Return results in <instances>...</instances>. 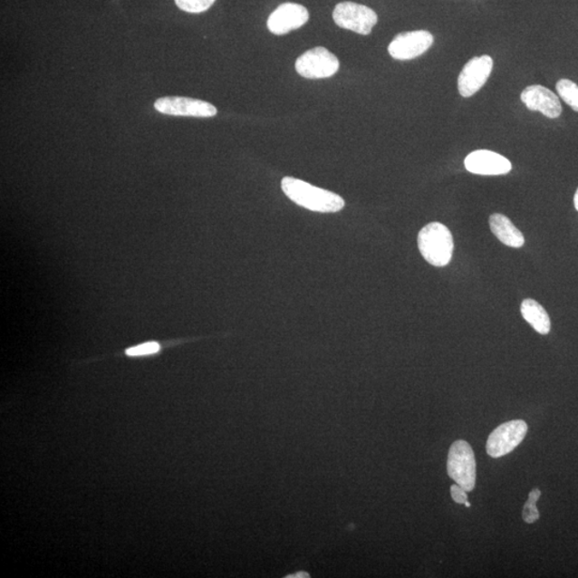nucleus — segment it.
<instances>
[{"mask_svg": "<svg viewBox=\"0 0 578 578\" xmlns=\"http://www.w3.org/2000/svg\"><path fill=\"white\" fill-rule=\"evenodd\" d=\"M281 185L285 196L305 209L328 214L344 208V199L338 194L312 186L303 180L285 177Z\"/></svg>", "mask_w": 578, "mask_h": 578, "instance_id": "obj_1", "label": "nucleus"}, {"mask_svg": "<svg viewBox=\"0 0 578 578\" xmlns=\"http://www.w3.org/2000/svg\"><path fill=\"white\" fill-rule=\"evenodd\" d=\"M418 246L424 259L435 267H445L451 262L453 237L444 224L433 222L424 226L419 233Z\"/></svg>", "mask_w": 578, "mask_h": 578, "instance_id": "obj_2", "label": "nucleus"}, {"mask_svg": "<svg viewBox=\"0 0 578 578\" xmlns=\"http://www.w3.org/2000/svg\"><path fill=\"white\" fill-rule=\"evenodd\" d=\"M448 475L466 492L474 491L477 463L473 448L467 441L457 440L450 448L447 463Z\"/></svg>", "mask_w": 578, "mask_h": 578, "instance_id": "obj_3", "label": "nucleus"}, {"mask_svg": "<svg viewBox=\"0 0 578 578\" xmlns=\"http://www.w3.org/2000/svg\"><path fill=\"white\" fill-rule=\"evenodd\" d=\"M333 20L341 28L368 35L379 21V16L367 5L344 2L336 5Z\"/></svg>", "mask_w": 578, "mask_h": 578, "instance_id": "obj_4", "label": "nucleus"}, {"mask_svg": "<svg viewBox=\"0 0 578 578\" xmlns=\"http://www.w3.org/2000/svg\"><path fill=\"white\" fill-rule=\"evenodd\" d=\"M339 69V59L323 46L305 52L296 62L297 72L310 80L332 78Z\"/></svg>", "mask_w": 578, "mask_h": 578, "instance_id": "obj_5", "label": "nucleus"}, {"mask_svg": "<svg viewBox=\"0 0 578 578\" xmlns=\"http://www.w3.org/2000/svg\"><path fill=\"white\" fill-rule=\"evenodd\" d=\"M527 432V423L523 420H513L501 424L489 435L486 442L488 456L494 458L506 456L522 444Z\"/></svg>", "mask_w": 578, "mask_h": 578, "instance_id": "obj_6", "label": "nucleus"}, {"mask_svg": "<svg viewBox=\"0 0 578 578\" xmlns=\"http://www.w3.org/2000/svg\"><path fill=\"white\" fill-rule=\"evenodd\" d=\"M494 62L487 55L477 56L465 64L458 76V92L464 98L473 97L481 90L492 73Z\"/></svg>", "mask_w": 578, "mask_h": 578, "instance_id": "obj_7", "label": "nucleus"}, {"mask_svg": "<svg viewBox=\"0 0 578 578\" xmlns=\"http://www.w3.org/2000/svg\"><path fill=\"white\" fill-rule=\"evenodd\" d=\"M433 43V34L427 31L407 32L392 40L388 52L398 61H410L424 54Z\"/></svg>", "mask_w": 578, "mask_h": 578, "instance_id": "obj_8", "label": "nucleus"}, {"mask_svg": "<svg viewBox=\"0 0 578 578\" xmlns=\"http://www.w3.org/2000/svg\"><path fill=\"white\" fill-rule=\"evenodd\" d=\"M155 109L160 113L170 116L197 118L215 117L217 113L215 105L203 100L185 97H165L158 99Z\"/></svg>", "mask_w": 578, "mask_h": 578, "instance_id": "obj_9", "label": "nucleus"}, {"mask_svg": "<svg viewBox=\"0 0 578 578\" xmlns=\"http://www.w3.org/2000/svg\"><path fill=\"white\" fill-rule=\"evenodd\" d=\"M309 11L299 4L285 3L269 16L267 26L271 33L286 34L303 27L309 21Z\"/></svg>", "mask_w": 578, "mask_h": 578, "instance_id": "obj_10", "label": "nucleus"}, {"mask_svg": "<svg viewBox=\"0 0 578 578\" xmlns=\"http://www.w3.org/2000/svg\"><path fill=\"white\" fill-rule=\"evenodd\" d=\"M468 172L483 176L506 175L511 172L512 164L499 153L489 150H476L465 159Z\"/></svg>", "mask_w": 578, "mask_h": 578, "instance_id": "obj_11", "label": "nucleus"}, {"mask_svg": "<svg viewBox=\"0 0 578 578\" xmlns=\"http://www.w3.org/2000/svg\"><path fill=\"white\" fill-rule=\"evenodd\" d=\"M521 99L528 110L540 111L552 120L563 113V106L556 94L544 86L533 85L525 88Z\"/></svg>", "mask_w": 578, "mask_h": 578, "instance_id": "obj_12", "label": "nucleus"}, {"mask_svg": "<svg viewBox=\"0 0 578 578\" xmlns=\"http://www.w3.org/2000/svg\"><path fill=\"white\" fill-rule=\"evenodd\" d=\"M489 226L492 233L496 236L501 243L511 247H522L525 244V238L520 229H517L515 224L504 215L494 214L489 217Z\"/></svg>", "mask_w": 578, "mask_h": 578, "instance_id": "obj_13", "label": "nucleus"}, {"mask_svg": "<svg viewBox=\"0 0 578 578\" xmlns=\"http://www.w3.org/2000/svg\"><path fill=\"white\" fill-rule=\"evenodd\" d=\"M521 313L524 320L540 334H548L551 332V320L547 312L539 303L533 299L524 300L521 305Z\"/></svg>", "mask_w": 578, "mask_h": 578, "instance_id": "obj_14", "label": "nucleus"}, {"mask_svg": "<svg viewBox=\"0 0 578 578\" xmlns=\"http://www.w3.org/2000/svg\"><path fill=\"white\" fill-rule=\"evenodd\" d=\"M556 88L560 98L572 109L578 111V86L575 82L570 80H560Z\"/></svg>", "mask_w": 578, "mask_h": 578, "instance_id": "obj_15", "label": "nucleus"}, {"mask_svg": "<svg viewBox=\"0 0 578 578\" xmlns=\"http://www.w3.org/2000/svg\"><path fill=\"white\" fill-rule=\"evenodd\" d=\"M540 496L541 491L539 488L533 489L529 494V498L523 509V520L527 524H534L540 518V513L536 509V501L539 500Z\"/></svg>", "mask_w": 578, "mask_h": 578, "instance_id": "obj_16", "label": "nucleus"}, {"mask_svg": "<svg viewBox=\"0 0 578 578\" xmlns=\"http://www.w3.org/2000/svg\"><path fill=\"white\" fill-rule=\"evenodd\" d=\"M216 0H175L177 7L188 14H202L207 11Z\"/></svg>", "mask_w": 578, "mask_h": 578, "instance_id": "obj_17", "label": "nucleus"}, {"mask_svg": "<svg viewBox=\"0 0 578 578\" xmlns=\"http://www.w3.org/2000/svg\"><path fill=\"white\" fill-rule=\"evenodd\" d=\"M159 351H160V345L156 343V342H149V343L129 348L126 353L130 357H138L152 355V353H156Z\"/></svg>", "mask_w": 578, "mask_h": 578, "instance_id": "obj_18", "label": "nucleus"}, {"mask_svg": "<svg viewBox=\"0 0 578 578\" xmlns=\"http://www.w3.org/2000/svg\"><path fill=\"white\" fill-rule=\"evenodd\" d=\"M451 496L457 504L465 505L468 501L467 492L458 485L451 486Z\"/></svg>", "mask_w": 578, "mask_h": 578, "instance_id": "obj_19", "label": "nucleus"}, {"mask_svg": "<svg viewBox=\"0 0 578 578\" xmlns=\"http://www.w3.org/2000/svg\"><path fill=\"white\" fill-rule=\"evenodd\" d=\"M296 575H287L286 577H310L309 573H306V572L303 571V572H297V573H294Z\"/></svg>", "mask_w": 578, "mask_h": 578, "instance_id": "obj_20", "label": "nucleus"}, {"mask_svg": "<svg viewBox=\"0 0 578 578\" xmlns=\"http://www.w3.org/2000/svg\"><path fill=\"white\" fill-rule=\"evenodd\" d=\"M574 206H575V209L578 211V188L574 196Z\"/></svg>", "mask_w": 578, "mask_h": 578, "instance_id": "obj_21", "label": "nucleus"}]
</instances>
